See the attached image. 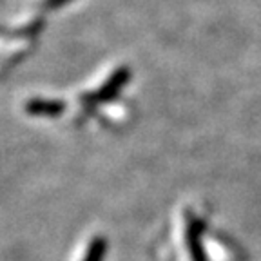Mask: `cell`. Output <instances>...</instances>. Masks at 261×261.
I'll return each instance as SVG.
<instances>
[{
	"instance_id": "2",
	"label": "cell",
	"mask_w": 261,
	"mask_h": 261,
	"mask_svg": "<svg viewBox=\"0 0 261 261\" xmlns=\"http://www.w3.org/2000/svg\"><path fill=\"white\" fill-rule=\"evenodd\" d=\"M24 109H25V113L33 114V116H47V118H55V116L64 113L65 103L62 102V100H42V98H33V100H28Z\"/></svg>"
},
{
	"instance_id": "3",
	"label": "cell",
	"mask_w": 261,
	"mask_h": 261,
	"mask_svg": "<svg viewBox=\"0 0 261 261\" xmlns=\"http://www.w3.org/2000/svg\"><path fill=\"white\" fill-rule=\"evenodd\" d=\"M103 252H106V240L103 238H94L89 245V250H87L84 261H102Z\"/></svg>"
},
{
	"instance_id": "4",
	"label": "cell",
	"mask_w": 261,
	"mask_h": 261,
	"mask_svg": "<svg viewBox=\"0 0 261 261\" xmlns=\"http://www.w3.org/2000/svg\"><path fill=\"white\" fill-rule=\"evenodd\" d=\"M71 0H45L44 2V8L45 9H58L62 8V6L69 4Z\"/></svg>"
},
{
	"instance_id": "1",
	"label": "cell",
	"mask_w": 261,
	"mask_h": 261,
	"mask_svg": "<svg viewBox=\"0 0 261 261\" xmlns=\"http://www.w3.org/2000/svg\"><path fill=\"white\" fill-rule=\"evenodd\" d=\"M130 80V69L129 67H118L116 71L111 73V76L103 82V86L96 91V93H91L86 96V100L89 103H102L109 102L114 96H118L120 91L123 89L127 82Z\"/></svg>"
}]
</instances>
